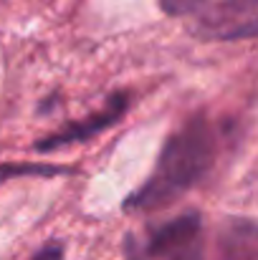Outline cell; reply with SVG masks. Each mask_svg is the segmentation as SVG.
<instances>
[{
  "mask_svg": "<svg viewBox=\"0 0 258 260\" xmlns=\"http://www.w3.org/2000/svg\"><path fill=\"white\" fill-rule=\"evenodd\" d=\"M74 167L61 165H46V162H5L0 165V184L18 177H69Z\"/></svg>",
  "mask_w": 258,
  "mask_h": 260,
  "instance_id": "cell-6",
  "label": "cell"
},
{
  "mask_svg": "<svg viewBox=\"0 0 258 260\" xmlns=\"http://www.w3.org/2000/svg\"><path fill=\"white\" fill-rule=\"evenodd\" d=\"M127 260H205L203 215L187 210L155 225L145 243L127 238Z\"/></svg>",
  "mask_w": 258,
  "mask_h": 260,
  "instance_id": "cell-2",
  "label": "cell"
},
{
  "mask_svg": "<svg viewBox=\"0 0 258 260\" xmlns=\"http://www.w3.org/2000/svg\"><path fill=\"white\" fill-rule=\"evenodd\" d=\"M218 157V129L213 121L195 111L180 129H175L150 177L124 200L127 212H155L177 202L213 170Z\"/></svg>",
  "mask_w": 258,
  "mask_h": 260,
  "instance_id": "cell-1",
  "label": "cell"
},
{
  "mask_svg": "<svg viewBox=\"0 0 258 260\" xmlns=\"http://www.w3.org/2000/svg\"><path fill=\"white\" fill-rule=\"evenodd\" d=\"M31 260H64V243H59V240L46 243L41 250L33 253V258Z\"/></svg>",
  "mask_w": 258,
  "mask_h": 260,
  "instance_id": "cell-8",
  "label": "cell"
},
{
  "mask_svg": "<svg viewBox=\"0 0 258 260\" xmlns=\"http://www.w3.org/2000/svg\"><path fill=\"white\" fill-rule=\"evenodd\" d=\"M256 222L248 217H236L220 233V255L223 260H256Z\"/></svg>",
  "mask_w": 258,
  "mask_h": 260,
  "instance_id": "cell-5",
  "label": "cell"
},
{
  "mask_svg": "<svg viewBox=\"0 0 258 260\" xmlns=\"http://www.w3.org/2000/svg\"><path fill=\"white\" fill-rule=\"evenodd\" d=\"M256 33L258 0H218L192 25V36L200 41H251Z\"/></svg>",
  "mask_w": 258,
  "mask_h": 260,
  "instance_id": "cell-3",
  "label": "cell"
},
{
  "mask_svg": "<svg viewBox=\"0 0 258 260\" xmlns=\"http://www.w3.org/2000/svg\"><path fill=\"white\" fill-rule=\"evenodd\" d=\"M208 0H160V8L167 13V15H190V13H197Z\"/></svg>",
  "mask_w": 258,
  "mask_h": 260,
  "instance_id": "cell-7",
  "label": "cell"
},
{
  "mask_svg": "<svg viewBox=\"0 0 258 260\" xmlns=\"http://www.w3.org/2000/svg\"><path fill=\"white\" fill-rule=\"evenodd\" d=\"M129 104H132L129 91H114L99 111H94V114L86 116V119L64 124V126L56 129L53 134L38 139V142L33 144V149L46 154V152H53V149H64V147H71V144H81V142H86V139L101 134L104 129L114 126V124L127 114Z\"/></svg>",
  "mask_w": 258,
  "mask_h": 260,
  "instance_id": "cell-4",
  "label": "cell"
}]
</instances>
